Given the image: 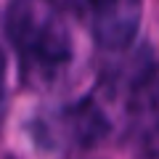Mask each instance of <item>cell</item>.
I'll list each match as a JSON object with an SVG mask.
<instances>
[{"instance_id": "1", "label": "cell", "mask_w": 159, "mask_h": 159, "mask_svg": "<svg viewBox=\"0 0 159 159\" xmlns=\"http://www.w3.org/2000/svg\"><path fill=\"white\" fill-rule=\"evenodd\" d=\"M6 29L29 82L51 85L69 69L74 40L56 0H13Z\"/></svg>"}, {"instance_id": "2", "label": "cell", "mask_w": 159, "mask_h": 159, "mask_svg": "<svg viewBox=\"0 0 159 159\" xmlns=\"http://www.w3.org/2000/svg\"><path fill=\"white\" fill-rule=\"evenodd\" d=\"M85 13L93 40L106 51H125L141 29L143 0H56Z\"/></svg>"}, {"instance_id": "3", "label": "cell", "mask_w": 159, "mask_h": 159, "mask_svg": "<svg viewBox=\"0 0 159 159\" xmlns=\"http://www.w3.org/2000/svg\"><path fill=\"white\" fill-rule=\"evenodd\" d=\"M37 133L51 146L53 143H64V141L80 143V146H90V143H98L109 133V122H106L103 109L96 101L85 98V101H77L72 106H66L56 117L45 119L37 127Z\"/></svg>"}, {"instance_id": "4", "label": "cell", "mask_w": 159, "mask_h": 159, "mask_svg": "<svg viewBox=\"0 0 159 159\" xmlns=\"http://www.w3.org/2000/svg\"><path fill=\"white\" fill-rule=\"evenodd\" d=\"M130 122L141 138H159V72L146 74L135 82L130 96Z\"/></svg>"}, {"instance_id": "5", "label": "cell", "mask_w": 159, "mask_h": 159, "mask_svg": "<svg viewBox=\"0 0 159 159\" xmlns=\"http://www.w3.org/2000/svg\"><path fill=\"white\" fill-rule=\"evenodd\" d=\"M3 96H6V53L0 48V101H3Z\"/></svg>"}]
</instances>
